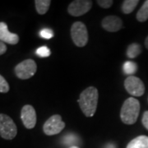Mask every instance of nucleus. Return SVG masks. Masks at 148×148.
Segmentation results:
<instances>
[{
  "label": "nucleus",
  "mask_w": 148,
  "mask_h": 148,
  "mask_svg": "<svg viewBox=\"0 0 148 148\" xmlns=\"http://www.w3.org/2000/svg\"><path fill=\"white\" fill-rule=\"evenodd\" d=\"M99 92L94 86H89L81 94L78 100L80 108L86 117H93L97 109Z\"/></svg>",
  "instance_id": "nucleus-1"
},
{
  "label": "nucleus",
  "mask_w": 148,
  "mask_h": 148,
  "mask_svg": "<svg viewBox=\"0 0 148 148\" xmlns=\"http://www.w3.org/2000/svg\"><path fill=\"white\" fill-rule=\"evenodd\" d=\"M140 113V103L133 98L129 97L123 102L120 111V118L122 122L125 124H134L139 116Z\"/></svg>",
  "instance_id": "nucleus-2"
},
{
  "label": "nucleus",
  "mask_w": 148,
  "mask_h": 148,
  "mask_svg": "<svg viewBox=\"0 0 148 148\" xmlns=\"http://www.w3.org/2000/svg\"><path fill=\"white\" fill-rule=\"evenodd\" d=\"M71 37L77 47H84L88 42V32L82 21H76L71 27Z\"/></svg>",
  "instance_id": "nucleus-3"
},
{
  "label": "nucleus",
  "mask_w": 148,
  "mask_h": 148,
  "mask_svg": "<svg viewBox=\"0 0 148 148\" xmlns=\"http://www.w3.org/2000/svg\"><path fill=\"white\" fill-rule=\"evenodd\" d=\"M17 134V127L12 118L0 114V137L6 140H12Z\"/></svg>",
  "instance_id": "nucleus-4"
},
{
  "label": "nucleus",
  "mask_w": 148,
  "mask_h": 148,
  "mask_svg": "<svg viewBox=\"0 0 148 148\" xmlns=\"http://www.w3.org/2000/svg\"><path fill=\"white\" fill-rule=\"evenodd\" d=\"M37 70V65L33 59H26L15 67L16 76L21 80H27L32 77Z\"/></svg>",
  "instance_id": "nucleus-5"
},
{
  "label": "nucleus",
  "mask_w": 148,
  "mask_h": 148,
  "mask_svg": "<svg viewBox=\"0 0 148 148\" xmlns=\"http://www.w3.org/2000/svg\"><path fill=\"white\" fill-rule=\"evenodd\" d=\"M65 127V123L59 114H53L44 123L43 131L47 136H53L60 133Z\"/></svg>",
  "instance_id": "nucleus-6"
},
{
  "label": "nucleus",
  "mask_w": 148,
  "mask_h": 148,
  "mask_svg": "<svg viewBox=\"0 0 148 148\" xmlns=\"http://www.w3.org/2000/svg\"><path fill=\"white\" fill-rule=\"evenodd\" d=\"M124 87L133 96H142L145 92V85L143 81L135 76H128L124 81Z\"/></svg>",
  "instance_id": "nucleus-7"
},
{
  "label": "nucleus",
  "mask_w": 148,
  "mask_h": 148,
  "mask_svg": "<svg viewBox=\"0 0 148 148\" xmlns=\"http://www.w3.org/2000/svg\"><path fill=\"white\" fill-rule=\"evenodd\" d=\"M92 1L90 0H75L69 5L68 12L73 16H80L86 14L90 10Z\"/></svg>",
  "instance_id": "nucleus-8"
},
{
  "label": "nucleus",
  "mask_w": 148,
  "mask_h": 148,
  "mask_svg": "<svg viewBox=\"0 0 148 148\" xmlns=\"http://www.w3.org/2000/svg\"><path fill=\"white\" fill-rule=\"evenodd\" d=\"M21 119L24 126L27 129L34 128L36 124V112L31 105H26L22 107L21 111Z\"/></svg>",
  "instance_id": "nucleus-9"
},
{
  "label": "nucleus",
  "mask_w": 148,
  "mask_h": 148,
  "mask_svg": "<svg viewBox=\"0 0 148 148\" xmlns=\"http://www.w3.org/2000/svg\"><path fill=\"white\" fill-rule=\"evenodd\" d=\"M102 27L109 32H116L121 30L123 21L117 16H107L101 21Z\"/></svg>",
  "instance_id": "nucleus-10"
},
{
  "label": "nucleus",
  "mask_w": 148,
  "mask_h": 148,
  "mask_svg": "<svg viewBox=\"0 0 148 148\" xmlns=\"http://www.w3.org/2000/svg\"><path fill=\"white\" fill-rule=\"evenodd\" d=\"M0 41L9 45H16L19 42L18 35L9 32L8 25L3 21L0 22Z\"/></svg>",
  "instance_id": "nucleus-11"
},
{
  "label": "nucleus",
  "mask_w": 148,
  "mask_h": 148,
  "mask_svg": "<svg viewBox=\"0 0 148 148\" xmlns=\"http://www.w3.org/2000/svg\"><path fill=\"white\" fill-rule=\"evenodd\" d=\"M126 148H148L147 136H138L129 142Z\"/></svg>",
  "instance_id": "nucleus-12"
},
{
  "label": "nucleus",
  "mask_w": 148,
  "mask_h": 148,
  "mask_svg": "<svg viewBox=\"0 0 148 148\" xmlns=\"http://www.w3.org/2000/svg\"><path fill=\"white\" fill-rule=\"evenodd\" d=\"M50 3H51L50 0H36L35 5H36L37 12L40 15L45 14L49 10Z\"/></svg>",
  "instance_id": "nucleus-13"
},
{
  "label": "nucleus",
  "mask_w": 148,
  "mask_h": 148,
  "mask_svg": "<svg viewBox=\"0 0 148 148\" xmlns=\"http://www.w3.org/2000/svg\"><path fill=\"white\" fill-rule=\"evenodd\" d=\"M139 1L138 0H125L123 2L122 4V12L124 14H129L131 13L135 8L138 6Z\"/></svg>",
  "instance_id": "nucleus-14"
},
{
  "label": "nucleus",
  "mask_w": 148,
  "mask_h": 148,
  "mask_svg": "<svg viewBox=\"0 0 148 148\" xmlns=\"http://www.w3.org/2000/svg\"><path fill=\"white\" fill-rule=\"evenodd\" d=\"M142 52V48L141 45L137 43H132L131 44L127 49V55L128 58H134L138 56Z\"/></svg>",
  "instance_id": "nucleus-15"
},
{
  "label": "nucleus",
  "mask_w": 148,
  "mask_h": 148,
  "mask_svg": "<svg viewBox=\"0 0 148 148\" xmlns=\"http://www.w3.org/2000/svg\"><path fill=\"white\" fill-rule=\"evenodd\" d=\"M137 19L140 22H144L148 20V0L145 1L143 5L141 7V8L138 12Z\"/></svg>",
  "instance_id": "nucleus-16"
},
{
  "label": "nucleus",
  "mask_w": 148,
  "mask_h": 148,
  "mask_svg": "<svg viewBox=\"0 0 148 148\" xmlns=\"http://www.w3.org/2000/svg\"><path fill=\"white\" fill-rule=\"evenodd\" d=\"M137 69H138V66L137 64L133 62H125L123 64V71H124V73L129 75V76H132L133 74L137 72Z\"/></svg>",
  "instance_id": "nucleus-17"
},
{
  "label": "nucleus",
  "mask_w": 148,
  "mask_h": 148,
  "mask_svg": "<svg viewBox=\"0 0 148 148\" xmlns=\"http://www.w3.org/2000/svg\"><path fill=\"white\" fill-rule=\"evenodd\" d=\"M9 89H10V87H9L8 82L2 75H0V92L1 93H8L9 91Z\"/></svg>",
  "instance_id": "nucleus-18"
},
{
  "label": "nucleus",
  "mask_w": 148,
  "mask_h": 148,
  "mask_svg": "<svg viewBox=\"0 0 148 148\" xmlns=\"http://www.w3.org/2000/svg\"><path fill=\"white\" fill-rule=\"evenodd\" d=\"M50 53H51L50 49L48 47H46V46H41V47H40L36 50L37 55L40 56V57H43V58L49 57L50 55Z\"/></svg>",
  "instance_id": "nucleus-19"
},
{
  "label": "nucleus",
  "mask_w": 148,
  "mask_h": 148,
  "mask_svg": "<svg viewBox=\"0 0 148 148\" xmlns=\"http://www.w3.org/2000/svg\"><path fill=\"white\" fill-rule=\"evenodd\" d=\"M97 3L102 8H110L113 5L114 2L112 0H98Z\"/></svg>",
  "instance_id": "nucleus-20"
},
{
  "label": "nucleus",
  "mask_w": 148,
  "mask_h": 148,
  "mask_svg": "<svg viewBox=\"0 0 148 148\" xmlns=\"http://www.w3.org/2000/svg\"><path fill=\"white\" fill-rule=\"evenodd\" d=\"M40 35L44 39H51L53 36V32L50 29H43Z\"/></svg>",
  "instance_id": "nucleus-21"
},
{
  "label": "nucleus",
  "mask_w": 148,
  "mask_h": 148,
  "mask_svg": "<svg viewBox=\"0 0 148 148\" xmlns=\"http://www.w3.org/2000/svg\"><path fill=\"white\" fill-rule=\"evenodd\" d=\"M64 143L65 144H73V143H77V138L74 136L73 134H71V135H68V136H65L64 138Z\"/></svg>",
  "instance_id": "nucleus-22"
},
{
  "label": "nucleus",
  "mask_w": 148,
  "mask_h": 148,
  "mask_svg": "<svg viewBox=\"0 0 148 148\" xmlns=\"http://www.w3.org/2000/svg\"><path fill=\"white\" fill-rule=\"evenodd\" d=\"M142 123H143V126L145 127V128H147L148 130V110L144 112L143 119H142Z\"/></svg>",
  "instance_id": "nucleus-23"
},
{
  "label": "nucleus",
  "mask_w": 148,
  "mask_h": 148,
  "mask_svg": "<svg viewBox=\"0 0 148 148\" xmlns=\"http://www.w3.org/2000/svg\"><path fill=\"white\" fill-rule=\"evenodd\" d=\"M7 49H7V45H5V43L0 41V55L5 53L6 51H7Z\"/></svg>",
  "instance_id": "nucleus-24"
},
{
  "label": "nucleus",
  "mask_w": 148,
  "mask_h": 148,
  "mask_svg": "<svg viewBox=\"0 0 148 148\" xmlns=\"http://www.w3.org/2000/svg\"><path fill=\"white\" fill-rule=\"evenodd\" d=\"M106 148H116V147H115V146H114V144H108V145L106 146Z\"/></svg>",
  "instance_id": "nucleus-25"
},
{
  "label": "nucleus",
  "mask_w": 148,
  "mask_h": 148,
  "mask_svg": "<svg viewBox=\"0 0 148 148\" xmlns=\"http://www.w3.org/2000/svg\"><path fill=\"white\" fill-rule=\"evenodd\" d=\"M145 46L146 48L148 49V36L146 38V40H145Z\"/></svg>",
  "instance_id": "nucleus-26"
},
{
  "label": "nucleus",
  "mask_w": 148,
  "mask_h": 148,
  "mask_svg": "<svg viewBox=\"0 0 148 148\" xmlns=\"http://www.w3.org/2000/svg\"><path fill=\"white\" fill-rule=\"evenodd\" d=\"M69 148H80V147H77V146H72V147H69Z\"/></svg>",
  "instance_id": "nucleus-27"
}]
</instances>
